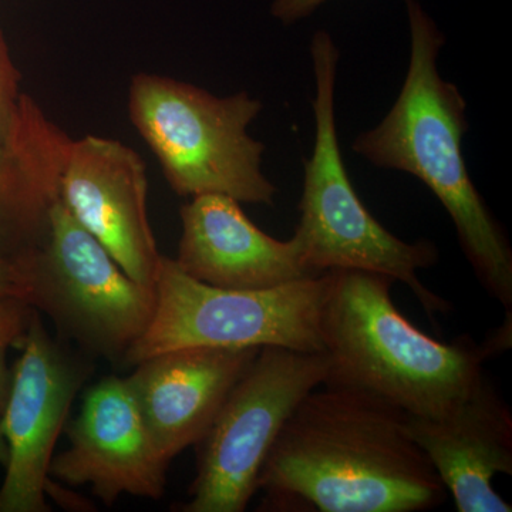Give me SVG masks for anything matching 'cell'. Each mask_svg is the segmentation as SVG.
Here are the masks:
<instances>
[{"instance_id":"cell-6","label":"cell","mask_w":512,"mask_h":512,"mask_svg":"<svg viewBox=\"0 0 512 512\" xmlns=\"http://www.w3.org/2000/svg\"><path fill=\"white\" fill-rule=\"evenodd\" d=\"M15 261L25 302L92 359L123 363L156 313V285L130 278L62 200L53 207L43 244Z\"/></svg>"},{"instance_id":"cell-14","label":"cell","mask_w":512,"mask_h":512,"mask_svg":"<svg viewBox=\"0 0 512 512\" xmlns=\"http://www.w3.org/2000/svg\"><path fill=\"white\" fill-rule=\"evenodd\" d=\"M259 349H174L137 363L126 380L168 463L204 437Z\"/></svg>"},{"instance_id":"cell-19","label":"cell","mask_w":512,"mask_h":512,"mask_svg":"<svg viewBox=\"0 0 512 512\" xmlns=\"http://www.w3.org/2000/svg\"><path fill=\"white\" fill-rule=\"evenodd\" d=\"M5 298L25 301V284L15 259L0 252V299Z\"/></svg>"},{"instance_id":"cell-10","label":"cell","mask_w":512,"mask_h":512,"mask_svg":"<svg viewBox=\"0 0 512 512\" xmlns=\"http://www.w3.org/2000/svg\"><path fill=\"white\" fill-rule=\"evenodd\" d=\"M60 200L130 278L156 285L164 255L148 217L146 163L134 148L94 134L72 138Z\"/></svg>"},{"instance_id":"cell-3","label":"cell","mask_w":512,"mask_h":512,"mask_svg":"<svg viewBox=\"0 0 512 512\" xmlns=\"http://www.w3.org/2000/svg\"><path fill=\"white\" fill-rule=\"evenodd\" d=\"M320 311L323 386L375 394L413 416L439 419L463 402L494 357L487 343H443L396 308L390 276L335 269Z\"/></svg>"},{"instance_id":"cell-5","label":"cell","mask_w":512,"mask_h":512,"mask_svg":"<svg viewBox=\"0 0 512 512\" xmlns=\"http://www.w3.org/2000/svg\"><path fill=\"white\" fill-rule=\"evenodd\" d=\"M262 107L247 92L215 96L161 74H134L128 86V119L184 198L274 204L278 188L262 171L265 146L248 133Z\"/></svg>"},{"instance_id":"cell-11","label":"cell","mask_w":512,"mask_h":512,"mask_svg":"<svg viewBox=\"0 0 512 512\" xmlns=\"http://www.w3.org/2000/svg\"><path fill=\"white\" fill-rule=\"evenodd\" d=\"M66 431L69 447L50 464V476L57 481L90 485L106 505L124 494L163 497L170 463L158 450L126 379L109 376L90 387Z\"/></svg>"},{"instance_id":"cell-18","label":"cell","mask_w":512,"mask_h":512,"mask_svg":"<svg viewBox=\"0 0 512 512\" xmlns=\"http://www.w3.org/2000/svg\"><path fill=\"white\" fill-rule=\"evenodd\" d=\"M328 0H274L271 15L284 25H293L311 16Z\"/></svg>"},{"instance_id":"cell-20","label":"cell","mask_w":512,"mask_h":512,"mask_svg":"<svg viewBox=\"0 0 512 512\" xmlns=\"http://www.w3.org/2000/svg\"><path fill=\"white\" fill-rule=\"evenodd\" d=\"M8 461V444H6L5 437H3L2 426H0V464L5 466Z\"/></svg>"},{"instance_id":"cell-15","label":"cell","mask_w":512,"mask_h":512,"mask_svg":"<svg viewBox=\"0 0 512 512\" xmlns=\"http://www.w3.org/2000/svg\"><path fill=\"white\" fill-rule=\"evenodd\" d=\"M72 137L23 93L15 123L0 140V252L16 259L39 248L60 200Z\"/></svg>"},{"instance_id":"cell-17","label":"cell","mask_w":512,"mask_h":512,"mask_svg":"<svg viewBox=\"0 0 512 512\" xmlns=\"http://www.w3.org/2000/svg\"><path fill=\"white\" fill-rule=\"evenodd\" d=\"M22 73L10 53L8 40L0 28V140L8 137L18 117L23 92Z\"/></svg>"},{"instance_id":"cell-1","label":"cell","mask_w":512,"mask_h":512,"mask_svg":"<svg viewBox=\"0 0 512 512\" xmlns=\"http://www.w3.org/2000/svg\"><path fill=\"white\" fill-rule=\"evenodd\" d=\"M406 412L375 394L325 386L299 403L258 477L266 510L419 512L447 500Z\"/></svg>"},{"instance_id":"cell-9","label":"cell","mask_w":512,"mask_h":512,"mask_svg":"<svg viewBox=\"0 0 512 512\" xmlns=\"http://www.w3.org/2000/svg\"><path fill=\"white\" fill-rule=\"evenodd\" d=\"M19 348L22 355L0 414L8 444L0 512H47L53 453L77 393L92 376V357L50 336L37 311Z\"/></svg>"},{"instance_id":"cell-8","label":"cell","mask_w":512,"mask_h":512,"mask_svg":"<svg viewBox=\"0 0 512 512\" xmlns=\"http://www.w3.org/2000/svg\"><path fill=\"white\" fill-rule=\"evenodd\" d=\"M325 352L264 346L198 441L197 474L183 512H242L282 427L328 377Z\"/></svg>"},{"instance_id":"cell-13","label":"cell","mask_w":512,"mask_h":512,"mask_svg":"<svg viewBox=\"0 0 512 512\" xmlns=\"http://www.w3.org/2000/svg\"><path fill=\"white\" fill-rule=\"evenodd\" d=\"M404 427L458 512L512 511L493 487L498 474L512 476V414L485 373L453 412L439 419L406 414Z\"/></svg>"},{"instance_id":"cell-12","label":"cell","mask_w":512,"mask_h":512,"mask_svg":"<svg viewBox=\"0 0 512 512\" xmlns=\"http://www.w3.org/2000/svg\"><path fill=\"white\" fill-rule=\"evenodd\" d=\"M175 264L191 278L232 291H265L318 276L299 239L269 237L225 195L191 198L180 211Z\"/></svg>"},{"instance_id":"cell-7","label":"cell","mask_w":512,"mask_h":512,"mask_svg":"<svg viewBox=\"0 0 512 512\" xmlns=\"http://www.w3.org/2000/svg\"><path fill=\"white\" fill-rule=\"evenodd\" d=\"M328 286L329 272H323L265 291H232L191 278L163 256L156 313L123 363L136 366L183 348L282 346L323 352L319 320Z\"/></svg>"},{"instance_id":"cell-16","label":"cell","mask_w":512,"mask_h":512,"mask_svg":"<svg viewBox=\"0 0 512 512\" xmlns=\"http://www.w3.org/2000/svg\"><path fill=\"white\" fill-rule=\"evenodd\" d=\"M35 309L19 298L0 299V414L8 400L12 370L6 363L10 348H19Z\"/></svg>"},{"instance_id":"cell-2","label":"cell","mask_w":512,"mask_h":512,"mask_svg":"<svg viewBox=\"0 0 512 512\" xmlns=\"http://www.w3.org/2000/svg\"><path fill=\"white\" fill-rule=\"evenodd\" d=\"M410 63L399 97L375 128L359 134L353 151L376 167L419 178L446 208L464 255L485 291L512 308V249L468 174L463 137L467 103L439 72L446 37L419 0H404Z\"/></svg>"},{"instance_id":"cell-4","label":"cell","mask_w":512,"mask_h":512,"mask_svg":"<svg viewBox=\"0 0 512 512\" xmlns=\"http://www.w3.org/2000/svg\"><path fill=\"white\" fill-rule=\"evenodd\" d=\"M315 74V144L305 160L295 237L306 262L316 274L335 269H357L390 276L409 286L424 311L446 313L450 303L420 282L419 272L439 261L433 242H406L397 238L370 214L350 181L336 127L335 90L339 49L326 30L312 37Z\"/></svg>"}]
</instances>
